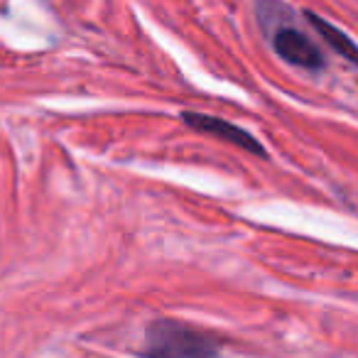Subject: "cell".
I'll use <instances>...</instances> for the list:
<instances>
[{"mask_svg":"<svg viewBox=\"0 0 358 358\" xmlns=\"http://www.w3.org/2000/svg\"><path fill=\"white\" fill-rule=\"evenodd\" d=\"M182 120H185V125L199 130V133L216 135V138L226 140V143H231V145H238V148L248 150V152H253V155H260V157L265 155L263 145H260L248 130L238 128V125H234L231 120L216 118V115H206V113H194V110L182 113Z\"/></svg>","mask_w":358,"mask_h":358,"instance_id":"3","label":"cell"},{"mask_svg":"<svg viewBox=\"0 0 358 358\" xmlns=\"http://www.w3.org/2000/svg\"><path fill=\"white\" fill-rule=\"evenodd\" d=\"M304 17H307L309 25H312L314 30L322 35V40L327 42V45L331 47L334 52H338L343 59H348L351 64L358 66V45L346 35V32H341L336 25H331V22L324 20V17H319L317 13H312V10L304 13Z\"/></svg>","mask_w":358,"mask_h":358,"instance_id":"4","label":"cell"},{"mask_svg":"<svg viewBox=\"0 0 358 358\" xmlns=\"http://www.w3.org/2000/svg\"><path fill=\"white\" fill-rule=\"evenodd\" d=\"M221 338L177 319H155L145 331L143 358H219Z\"/></svg>","mask_w":358,"mask_h":358,"instance_id":"1","label":"cell"},{"mask_svg":"<svg viewBox=\"0 0 358 358\" xmlns=\"http://www.w3.org/2000/svg\"><path fill=\"white\" fill-rule=\"evenodd\" d=\"M270 32V45L278 52V57H282L287 64L299 66V69L319 71L324 69V55L304 32H299L294 25H289L287 20L275 22Z\"/></svg>","mask_w":358,"mask_h":358,"instance_id":"2","label":"cell"}]
</instances>
